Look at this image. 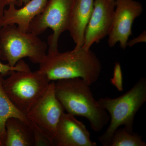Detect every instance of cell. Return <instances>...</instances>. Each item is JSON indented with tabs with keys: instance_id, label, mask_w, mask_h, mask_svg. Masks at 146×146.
I'll use <instances>...</instances> for the list:
<instances>
[{
	"instance_id": "6da1fadb",
	"label": "cell",
	"mask_w": 146,
	"mask_h": 146,
	"mask_svg": "<svg viewBox=\"0 0 146 146\" xmlns=\"http://www.w3.org/2000/svg\"><path fill=\"white\" fill-rule=\"evenodd\" d=\"M39 65V70L50 81L79 78L91 86L98 80L102 69L96 54L83 48L64 52H48Z\"/></svg>"
},
{
	"instance_id": "7a4b0ae2",
	"label": "cell",
	"mask_w": 146,
	"mask_h": 146,
	"mask_svg": "<svg viewBox=\"0 0 146 146\" xmlns=\"http://www.w3.org/2000/svg\"><path fill=\"white\" fill-rule=\"evenodd\" d=\"M56 81V96L67 113L86 118L95 132L101 131L108 124L110 115L94 98L87 82L79 78Z\"/></svg>"
},
{
	"instance_id": "3957f363",
	"label": "cell",
	"mask_w": 146,
	"mask_h": 146,
	"mask_svg": "<svg viewBox=\"0 0 146 146\" xmlns=\"http://www.w3.org/2000/svg\"><path fill=\"white\" fill-rule=\"evenodd\" d=\"M97 102L110 117L107 129L98 138L102 146H108L113 133L121 126L133 133L135 115L146 102V79L141 78L129 91L118 98H101Z\"/></svg>"
},
{
	"instance_id": "277c9868",
	"label": "cell",
	"mask_w": 146,
	"mask_h": 146,
	"mask_svg": "<svg viewBox=\"0 0 146 146\" xmlns=\"http://www.w3.org/2000/svg\"><path fill=\"white\" fill-rule=\"evenodd\" d=\"M47 43L38 36L20 29L16 25L3 26L0 29V58L15 66L24 58L39 64L46 53Z\"/></svg>"
},
{
	"instance_id": "5b68a950",
	"label": "cell",
	"mask_w": 146,
	"mask_h": 146,
	"mask_svg": "<svg viewBox=\"0 0 146 146\" xmlns=\"http://www.w3.org/2000/svg\"><path fill=\"white\" fill-rule=\"evenodd\" d=\"M9 75L4 79L3 88L17 109L26 115L45 94L51 81L39 70L13 71Z\"/></svg>"
},
{
	"instance_id": "8992f818",
	"label": "cell",
	"mask_w": 146,
	"mask_h": 146,
	"mask_svg": "<svg viewBox=\"0 0 146 146\" xmlns=\"http://www.w3.org/2000/svg\"><path fill=\"white\" fill-rule=\"evenodd\" d=\"M74 0H48L41 13L32 20L29 31L38 35L50 28L53 33L48 38V52L58 50L61 35L68 31L70 17Z\"/></svg>"
},
{
	"instance_id": "52a82bcc",
	"label": "cell",
	"mask_w": 146,
	"mask_h": 146,
	"mask_svg": "<svg viewBox=\"0 0 146 146\" xmlns=\"http://www.w3.org/2000/svg\"><path fill=\"white\" fill-rule=\"evenodd\" d=\"M116 6L112 27L108 34L110 47L113 48L119 42L120 47L125 49L132 27L136 18L142 14L143 7L135 0H115Z\"/></svg>"
},
{
	"instance_id": "ba28073f",
	"label": "cell",
	"mask_w": 146,
	"mask_h": 146,
	"mask_svg": "<svg viewBox=\"0 0 146 146\" xmlns=\"http://www.w3.org/2000/svg\"><path fill=\"white\" fill-rule=\"evenodd\" d=\"M55 83L54 81L50 82L45 94L26 115L30 121L44 130L54 139L58 124L65 110L56 96Z\"/></svg>"
},
{
	"instance_id": "9c48e42d",
	"label": "cell",
	"mask_w": 146,
	"mask_h": 146,
	"mask_svg": "<svg viewBox=\"0 0 146 146\" xmlns=\"http://www.w3.org/2000/svg\"><path fill=\"white\" fill-rule=\"evenodd\" d=\"M115 6V0H94L82 48L90 49L94 44H98L108 35L113 23Z\"/></svg>"
},
{
	"instance_id": "30bf717a",
	"label": "cell",
	"mask_w": 146,
	"mask_h": 146,
	"mask_svg": "<svg viewBox=\"0 0 146 146\" xmlns=\"http://www.w3.org/2000/svg\"><path fill=\"white\" fill-rule=\"evenodd\" d=\"M54 146H97L85 125L68 113H63L56 128Z\"/></svg>"
},
{
	"instance_id": "8fae6325",
	"label": "cell",
	"mask_w": 146,
	"mask_h": 146,
	"mask_svg": "<svg viewBox=\"0 0 146 146\" xmlns=\"http://www.w3.org/2000/svg\"><path fill=\"white\" fill-rule=\"evenodd\" d=\"M94 0H74L68 31L75 44L74 49L82 48L86 27L94 8Z\"/></svg>"
},
{
	"instance_id": "7c38bea8",
	"label": "cell",
	"mask_w": 146,
	"mask_h": 146,
	"mask_svg": "<svg viewBox=\"0 0 146 146\" xmlns=\"http://www.w3.org/2000/svg\"><path fill=\"white\" fill-rule=\"evenodd\" d=\"M48 0H30L20 9L14 3H10L7 9H5L2 27L16 25L21 30L29 32L30 24L36 16L42 12Z\"/></svg>"
},
{
	"instance_id": "4fadbf2b",
	"label": "cell",
	"mask_w": 146,
	"mask_h": 146,
	"mask_svg": "<svg viewBox=\"0 0 146 146\" xmlns=\"http://www.w3.org/2000/svg\"><path fill=\"white\" fill-rule=\"evenodd\" d=\"M5 146H34L30 125L18 118H9L5 124Z\"/></svg>"
},
{
	"instance_id": "5bb4252c",
	"label": "cell",
	"mask_w": 146,
	"mask_h": 146,
	"mask_svg": "<svg viewBox=\"0 0 146 146\" xmlns=\"http://www.w3.org/2000/svg\"><path fill=\"white\" fill-rule=\"evenodd\" d=\"M3 76L2 74H0V140L5 146V124L9 118H18L29 125H30V124L26 115L17 109L6 94L3 86Z\"/></svg>"
},
{
	"instance_id": "9a60e30c",
	"label": "cell",
	"mask_w": 146,
	"mask_h": 146,
	"mask_svg": "<svg viewBox=\"0 0 146 146\" xmlns=\"http://www.w3.org/2000/svg\"><path fill=\"white\" fill-rule=\"evenodd\" d=\"M142 136L138 133H131L125 127L117 129L113 133L108 146H146Z\"/></svg>"
},
{
	"instance_id": "2e32d148",
	"label": "cell",
	"mask_w": 146,
	"mask_h": 146,
	"mask_svg": "<svg viewBox=\"0 0 146 146\" xmlns=\"http://www.w3.org/2000/svg\"><path fill=\"white\" fill-rule=\"evenodd\" d=\"M30 124L34 139V146H54V139L51 136L34 123L30 121Z\"/></svg>"
},
{
	"instance_id": "e0dca14e",
	"label": "cell",
	"mask_w": 146,
	"mask_h": 146,
	"mask_svg": "<svg viewBox=\"0 0 146 146\" xmlns=\"http://www.w3.org/2000/svg\"><path fill=\"white\" fill-rule=\"evenodd\" d=\"M29 67L23 60H20L15 66H11L8 64H4L0 61V74L4 76L10 74L15 71H25L30 70Z\"/></svg>"
},
{
	"instance_id": "ac0fdd59",
	"label": "cell",
	"mask_w": 146,
	"mask_h": 146,
	"mask_svg": "<svg viewBox=\"0 0 146 146\" xmlns=\"http://www.w3.org/2000/svg\"><path fill=\"white\" fill-rule=\"evenodd\" d=\"M112 85L118 91H123V78L121 65L119 62H116L114 67L113 77L110 79Z\"/></svg>"
},
{
	"instance_id": "d6986e66",
	"label": "cell",
	"mask_w": 146,
	"mask_h": 146,
	"mask_svg": "<svg viewBox=\"0 0 146 146\" xmlns=\"http://www.w3.org/2000/svg\"><path fill=\"white\" fill-rule=\"evenodd\" d=\"M146 31H144L139 36L132 40L128 41L127 46L131 47L133 45L140 42H146Z\"/></svg>"
},
{
	"instance_id": "ffe728a7",
	"label": "cell",
	"mask_w": 146,
	"mask_h": 146,
	"mask_svg": "<svg viewBox=\"0 0 146 146\" xmlns=\"http://www.w3.org/2000/svg\"><path fill=\"white\" fill-rule=\"evenodd\" d=\"M6 5H7L6 0H0V29L2 27L3 19Z\"/></svg>"
},
{
	"instance_id": "44dd1931",
	"label": "cell",
	"mask_w": 146,
	"mask_h": 146,
	"mask_svg": "<svg viewBox=\"0 0 146 146\" xmlns=\"http://www.w3.org/2000/svg\"><path fill=\"white\" fill-rule=\"evenodd\" d=\"M30 0H17L16 5L19 7H21L23 5H25Z\"/></svg>"
},
{
	"instance_id": "7402d4cb",
	"label": "cell",
	"mask_w": 146,
	"mask_h": 146,
	"mask_svg": "<svg viewBox=\"0 0 146 146\" xmlns=\"http://www.w3.org/2000/svg\"><path fill=\"white\" fill-rule=\"evenodd\" d=\"M7 5H9L10 3H14L16 5L17 0H6Z\"/></svg>"
},
{
	"instance_id": "603a6c76",
	"label": "cell",
	"mask_w": 146,
	"mask_h": 146,
	"mask_svg": "<svg viewBox=\"0 0 146 146\" xmlns=\"http://www.w3.org/2000/svg\"><path fill=\"white\" fill-rule=\"evenodd\" d=\"M0 146H4L3 143H2V142L1 141V140H0Z\"/></svg>"
}]
</instances>
